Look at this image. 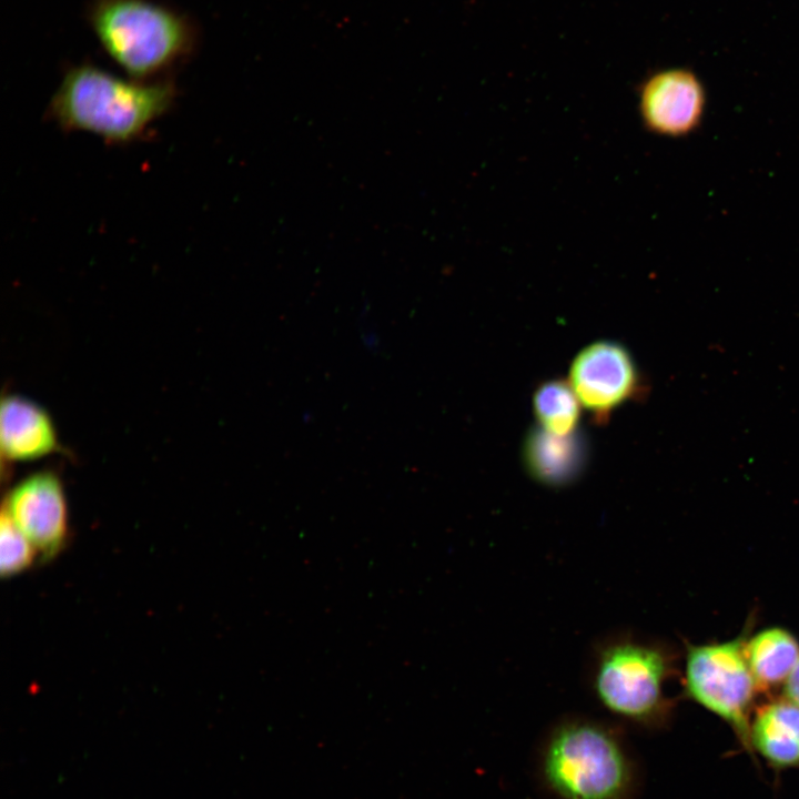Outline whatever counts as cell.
I'll return each instance as SVG.
<instances>
[{"mask_svg":"<svg viewBox=\"0 0 799 799\" xmlns=\"http://www.w3.org/2000/svg\"><path fill=\"white\" fill-rule=\"evenodd\" d=\"M547 799H637L641 769L618 722L566 715L552 724L534 756Z\"/></svg>","mask_w":799,"mask_h":799,"instance_id":"1","label":"cell"},{"mask_svg":"<svg viewBox=\"0 0 799 799\" xmlns=\"http://www.w3.org/2000/svg\"><path fill=\"white\" fill-rule=\"evenodd\" d=\"M176 98L174 82L124 80L94 64L69 68L53 94L49 113L67 131H85L109 143L139 139Z\"/></svg>","mask_w":799,"mask_h":799,"instance_id":"2","label":"cell"},{"mask_svg":"<svg viewBox=\"0 0 799 799\" xmlns=\"http://www.w3.org/2000/svg\"><path fill=\"white\" fill-rule=\"evenodd\" d=\"M672 671L674 656L665 645L617 630L591 646L586 681L596 702L623 725L658 730L672 715L664 688Z\"/></svg>","mask_w":799,"mask_h":799,"instance_id":"3","label":"cell"},{"mask_svg":"<svg viewBox=\"0 0 799 799\" xmlns=\"http://www.w3.org/2000/svg\"><path fill=\"white\" fill-rule=\"evenodd\" d=\"M88 20L105 53L138 81L166 78L199 43L194 21L159 0H91Z\"/></svg>","mask_w":799,"mask_h":799,"instance_id":"4","label":"cell"},{"mask_svg":"<svg viewBox=\"0 0 799 799\" xmlns=\"http://www.w3.org/2000/svg\"><path fill=\"white\" fill-rule=\"evenodd\" d=\"M740 635L732 640L687 645L685 695L724 720L749 755L751 710L759 690L749 668Z\"/></svg>","mask_w":799,"mask_h":799,"instance_id":"5","label":"cell"},{"mask_svg":"<svg viewBox=\"0 0 799 799\" xmlns=\"http://www.w3.org/2000/svg\"><path fill=\"white\" fill-rule=\"evenodd\" d=\"M568 383L581 406L599 422L643 392L644 382L629 350L611 340H598L573 358Z\"/></svg>","mask_w":799,"mask_h":799,"instance_id":"6","label":"cell"},{"mask_svg":"<svg viewBox=\"0 0 799 799\" xmlns=\"http://www.w3.org/2000/svg\"><path fill=\"white\" fill-rule=\"evenodd\" d=\"M2 509L42 559L53 558L64 546L68 504L62 483L53 472H37L21 479L9 490Z\"/></svg>","mask_w":799,"mask_h":799,"instance_id":"7","label":"cell"},{"mask_svg":"<svg viewBox=\"0 0 799 799\" xmlns=\"http://www.w3.org/2000/svg\"><path fill=\"white\" fill-rule=\"evenodd\" d=\"M705 90L694 72L670 68L649 74L638 88V111L650 133L678 138L700 124L705 111Z\"/></svg>","mask_w":799,"mask_h":799,"instance_id":"8","label":"cell"},{"mask_svg":"<svg viewBox=\"0 0 799 799\" xmlns=\"http://www.w3.org/2000/svg\"><path fill=\"white\" fill-rule=\"evenodd\" d=\"M0 446L9 462L43 457L58 446L49 414L34 402L19 395L2 398L0 408Z\"/></svg>","mask_w":799,"mask_h":799,"instance_id":"9","label":"cell"},{"mask_svg":"<svg viewBox=\"0 0 799 799\" xmlns=\"http://www.w3.org/2000/svg\"><path fill=\"white\" fill-rule=\"evenodd\" d=\"M523 462L530 477L549 487L570 484L586 464V442L578 433L550 434L537 426L524 439Z\"/></svg>","mask_w":799,"mask_h":799,"instance_id":"10","label":"cell"},{"mask_svg":"<svg viewBox=\"0 0 799 799\" xmlns=\"http://www.w3.org/2000/svg\"><path fill=\"white\" fill-rule=\"evenodd\" d=\"M750 746L776 771L799 769V706L786 698L760 706L751 718Z\"/></svg>","mask_w":799,"mask_h":799,"instance_id":"11","label":"cell"},{"mask_svg":"<svg viewBox=\"0 0 799 799\" xmlns=\"http://www.w3.org/2000/svg\"><path fill=\"white\" fill-rule=\"evenodd\" d=\"M745 654L759 690L785 684L799 659V643L787 629L769 627L747 638Z\"/></svg>","mask_w":799,"mask_h":799,"instance_id":"12","label":"cell"},{"mask_svg":"<svg viewBox=\"0 0 799 799\" xmlns=\"http://www.w3.org/2000/svg\"><path fill=\"white\" fill-rule=\"evenodd\" d=\"M581 404L566 380H549L538 385L533 394V412L538 426L559 436L577 432Z\"/></svg>","mask_w":799,"mask_h":799,"instance_id":"13","label":"cell"},{"mask_svg":"<svg viewBox=\"0 0 799 799\" xmlns=\"http://www.w3.org/2000/svg\"><path fill=\"white\" fill-rule=\"evenodd\" d=\"M37 549L20 530L6 510L0 519V572L2 577H12L29 568Z\"/></svg>","mask_w":799,"mask_h":799,"instance_id":"14","label":"cell"},{"mask_svg":"<svg viewBox=\"0 0 799 799\" xmlns=\"http://www.w3.org/2000/svg\"><path fill=\"white\" fill-rule=\"evenodd\" d=\"M783 685L785 698L799 706V659Z\"/></svg>","mask_w":799,"mask_h":799,"instance_id":"15","label":"cell"}]
</instances>
